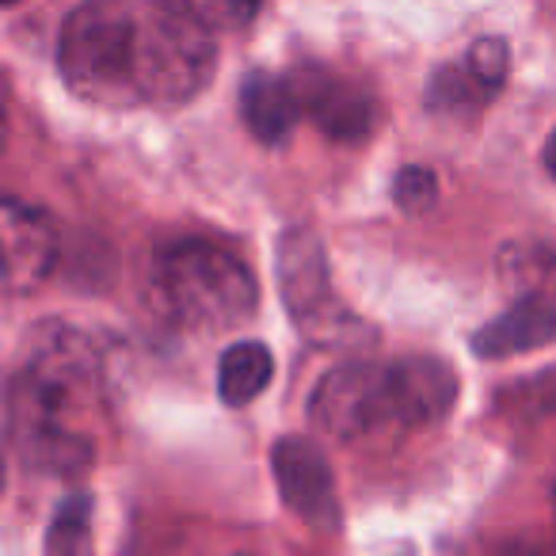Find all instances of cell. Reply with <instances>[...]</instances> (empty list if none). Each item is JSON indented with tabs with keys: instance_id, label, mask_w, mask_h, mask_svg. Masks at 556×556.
Returning a JSON list of instances; mask_svg holds the SVG:
<instances>
[{
	"instance_id": "cell-6",
	"label": "cell",
	"mask_w": 556,
	"mask_h": 556,
	"mask_svg": "<svg viewBox=\"0 0 556 556\" xmlns=\"http://www.w3.org/2000/svg\"><path fill=\"white\" fill-rule=\"evenodd\" d=\"M275 480L282 503L294 510L313 530H336L340 526V507H336V480L332 465L313 446L309 439H282L270 450Z\"/></svg>"
},
{
	"instance_id": "cell-9",
	"label": "cell",
	"mask_w": 556,
	"mask_h": 556,
	"mask_svg": "<svg viewBox=\"0 0 556 556\" xmlns=\"http://www.w3.org/2000/svg\"><path fill=\"white\" fill-rule=\"evenodd\" d=\"M556 340V309L538 294H515L510 309L472 336V351L480 358H510L522 351H538Z\"/></svg>"
},
{
	"instance_id": "cell-17",
	"label": "cell",
	"mask_w": 556,
	"mask_h": 556,
	"mask_svg": "<svg viewBox=\"0 0 556 556\" xmlns=\"http://www.w3.org/2000/svg\"><path fill=\"white\" fill-rule=\"evenodd\" d=\"M545 168L556 176V130H553V138H548V146H545Z\"/></svg>"
},
{
	"instance_id": "cell-16",
	"label": "cell",
	"mask_w": 556,
	"mask_h": 556,
	"mask_svg": "<svg viewBox=\"0 0 556 556\" xmlns=\"http://www.w3.org/2000/svg\"><path fill=\"white\" fill-rule=\"evenodd\" d=\"M85 522H88V500L62 503V510H58V518H54V530H50V548H58V545L73 548L80 533H85Z\"/></svg>"
},
{
	"instance_id": "cell-1",
	"label": "cell",
	"mask_w": 556,
	"mask_h": 556,
	"mask_svg": "<svg viewBox=\"0 0 556 556\" xmlns=\"http://www.w3.org/2000/svg\"><path fill=\"white\" fill-rule=\"evenodd\" d=\"M214 31L161 0H85L58 35V70L77 96L108 108H172L210 85Z\"/></svg>"
},
{
	"instance_id": "cell-13",
	"label": "cell",
	"mask_w": 556,
	"mask_h": 556,
	"mask_svg": "<svg viewBox=\"0 0 556 556\" xmlns=\"http://www.w3.org/2000/svg\"><path fill=\"white\" fill-rule=\"evenodd\" d=\"M161 4L210 31H237V27L252 24L263 0H161Z\"/></svg>"
},
{
	"instance_id": "cell-12",
	"label": "cell",
	"mask_w": 556,
	"mask_h": 556,
	"mask_svg": "<svg viewBox=\"0 0 556 556\" xmlns=\"http://www.w3.org/2000/svg\"><path fill=\"white\" fill-rule=\"evenodd\" d=\"M270 374H275V358L263 343H232L217 366V396L229 408H244L270 386Z\"/></svg>"
},
{
	"instance_id": "cell-8",
	"label": "cell",
	"mask_w": 556,
	"mask_h": 556,
	"mask_svg": "<svg viewBox=\"0 0 556 556\" xmlns=\"http://www.w3.org/2000/svg\"><path fill=\"white\" fill-rule=\"evenodd\" d=\"M54 263V229L50 217L20 202L16 194L4 199V278L12 294L39 287L42 275Z\"/></svg>"
},
{
	"instance_id": "cell-5",
	"label": "cell",
	"mask_w": 556,
	"mask_h": 556,
	"mask_svg": "<svg viewBox=\"0 0 556 556\" xmlns=\"http://www.w3.org/2000/svg\"><path fill=\"white\" fill-rule=\"evenodd\" d=\"M278 282L294 325L317 348H355L370 336V328L336 298L325 248L309 229H290L278 240Z\"/></svg>"
},
{
	"instance_id": "cell-11",
	"label": "cell",
	"mask_w": 556,
	"mask_h": 556,
	"mask_svg": "<svg viewBox=\"0 0 556 556\" xmlns=\"http://www.w3.org/2000/svg\"><path fill=\"white\" fill-rule=\"evenodd\" d=\"M500 282L507 294H538L556 309V240H515L500 252Z\"/></svg>"
},
{
	"instance_id": "cell-19",
	"label": "cell",
	"mask_w": 556,
	"mask_h": 556,
	"mask_svg": "<svg viewBox=\"0 0 556 556\" xmlns=\"http://www.w3.org/2000/svg\"><path fill=\"white\" fill-rule=\"evenodd\" d=\"M553 507H556V484H553Z\"/></svg>"
},
{
	"instance_id": "cell-15",
	"label": "cell",
	"mask_w": 556,
	"mask_h": 556,
	"mask_svg": "<svg viewBox=\"0 0 556 556\" xmlns=\"http://www.w3.org/2000/svg\"><path fill=\"white\" fill-rule=\"evenodd\" d=\"M434 172H427V168H401L396 172V179H393V199L401 202L404 210H427L434 202Z\"/></svg>"
},
{
	"instance_id": "cell-2",
	"label": "cell",
	"mask_w": 556,
	"mask_h": 556,
	"mask_svg": "<svg viewBox=\"0 0 556 556\" xmlns=\"http://www.w3.org/2000/svg\"><path fill=\"white\" fill-rule=\"evenodd\" d=\"M103 358L85 332L47 325L27 336L9 381V442L42 477H80L96 462Z\"/></svg>"
},
{
	"instance_id": "cell-4",
	"label": "cell",
	"mask_w": 556,
	"mask_h": 556,
	"mask_svg": "<svg viewBox=\"0 0 556 556\" xmlns=\"http://www.w3.org/2000/svg\"><path fill=\"white\" fill-rule=\"evenodd\" d=\"M146 294L156 317L194 336L240 328L260 305L252 270L210 240H176L156 252Z\"/></svg>"
},
{
	"instance_id": "cell-3",
	"label": "cell",
	"mask_w": 556,
	"mask_h": 556,
	"mask_svg": "<svg viewBox=\"0 0 556 556\" xmlns=\"http://www.w3.org/2000/svg\"><path fill=\"white\" fill-rule=\"evenodd\" d=\"M457 378L439 358H358L328 374L313 393V419L348 446H378L442 424Z\"/></svg>"
},
{
	"instance_id": "cell-7",
	"label": "cell",
	"mask_w": 556,
	"mask_h": 556,
	"mask_svg": "<svg viewBox=\"0 0 556 556\" xmlns=\"http://www.w3.org/2000/svg\"><path fill=\"white\" fill-rule=\"evenodd\" d=\"M298 96H302L305 118L320 126L336 141H363L374 126V103L366 92L348 85L343 77L320 70L294 73Z\"/></svg>"
},
{
	"instance_id": "cell-14",
	"label": "cell",
	"mask_w": 556,
	"mask_h": 556,
	"mask_svg": "<svg viewBox=\"0 0 556 556\" xmlns=\"http://www.w3.org/2000/svg\"><path fill=\"white\" fill-rule=\"evenodd\" d=\"M465 65H469V70L477 73L488 88H495V92H500V85L507 80V65H510L507 42H503V39H477V42H472V50H469V58H465Z\"/></svg>"
},
{
	"instance_id": "cell-10",
	"label": "cell",
	"mask_w": 556,
	"mask_h": 556,
	"mask_svg": "<svg viewBox=\"0 0 556 556\" xmlns=\"http://www.w3.org/2000/svg\"><path fill=\"white\" fill-rule=\"evenodd\" d=\"M302 96L294 77H275V73H252L240 88V118L244 126L267 146L287 141L290 130L302 118Z\"/></svg>"
},
{
	"instance_id": "cell-18",
	"label": "cell",
	"mask_w": 556,
	"mask_h": 556,
	"mask_svg": "<svg viewBox=\"0 0 556 556\" xmlns=\"http://www.w3.org/2000/svg\"><path fill=\"white\" fill-rule=\"evenodd\" d=\"M4 4H9V9H12V4H20V0H4Z\"/></svg>"
}]
</instances>
